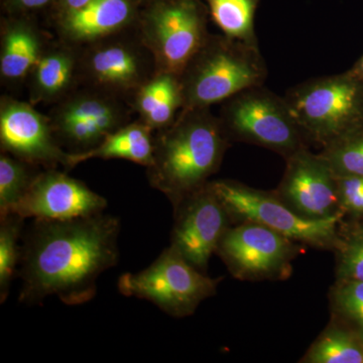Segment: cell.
Returning <instances> with one entry per match:
<instances>
[{"mask_svg": "<svg viewBox=\"0 0 363 363\" xmlns=\"http://www.w3.org/2000/svg\"><path fill=\"white\" fill-rule=\"evenodd\" d=\"M121 222L104 212L68 220L33 219L21 245L18 300L38 305L55 296L68 306L90 302L97 281L118 264Z\"/></svg>", "mask_w": 363, "mask_h": 363, "instance_id": "1", "label": "cell"}, {"mask_svg": "<svg viewBox=\"0 0 363 363\" xmlns=\"http://www.w3.org/2000/svg\"><path fill=\"white\" fill-rule=\"evenodd\" d=\"M154 145L147 178L175 208L209 183L220 168L230 140L219 116L204 107L182 109L171 125L159 130Z\"/></svg>", "mask_w": 363, "mask_h": 363, "instance_id": "2", "label": "cell"}, {"mask_svg": "<svg viewBox=\"0 0 363 363\" xmlns=\"http://www.w3.org/2000/svg\"><path fill=\"white\" fill-rule=\"evenodd\" d=\"M179 77L184 108H204L264 85L267 67L259 47L210 35Z\"/></svg>", "mask_w": 363, "mask_h": 363, "instance_id": "3", "label": "cell"}, {"mask_svg": "<svg viewBox=\"0 0 363 363\" xmlns=\"http://www.w3.org/2000/svg\"><path fill=\"white\" fill-rule=\"evenodd\" d=\"M284 97L306 140L321 149L363 125V80L350 71L310 79Z\"/></svg>", "mask_w": 363, "mask_h": 363, "instance_id": "4", "label": "cell"}, {"mask_svg": "<svg viewBox=\"0 0 363 363\" xmlns=\"http://www.w3.org/2000/svg\"><path fill=\"white\" fill-rule=\"evenodd\" d=\"M209 185L223 203L233 223L262 224L304 247L317 250L335 252L340 242L342 214L308 219L281 201L274 191L259 190L233 180L212 181Z\"/></svg>", "mask_w": 363, "mask_h": 363, "instance_id": "5", "label": "cell"}, {"mask_svg": "<svg viewBox=\"0 0 363 363\" xmlns=\"http://www.w3.org/2000/svg\"><path fill=\"white\" fill-rule=\"evenodd\" d=\"M219 118L230 142L259 145L285 159L307 147L285 97L264 85L248 88L227 99Z\"/></svg>", "mask_w": 363, "mask_h": 363, "instance_id": "6", "label": "cell"}, {"mask_svg": "<svg viewBox=\"0 0 363 363\" xmlns=\"http://www.w3.org/2000/svg\"><path fill=\"white\" fill-rule=\"evenodd\" d=\"M220 281L196 269L169 245L147 269L123 274L117 286L125 297L149 301L169 316L185 318L216 295Z\"/></svg>", "mask_w": 363, "mask_h": 363, "instance_id": "7", "label": "cell"}, {"mask_svg": "<svg viewBox=\"0 0 363 363\" xmlns=\"http://www.w3.org/2000/svg\"><path fill=\"white\" fill-rule=\"evenodd\" d=\"M209 35L198 0H155L143 16L142 39L157 72L180 76Z\"/></svg>", "mask_w": 363, "mask_h": 363, "instance_id": "8", "label": "cell"}, {"mask_svg": "<svg viewBox=\"0 0 363 363\" xmlns=\"http://www.w3.org/2000/svg\"><path fill=\"white\" fill-rule=\"evenodd\" d=\"M301 245L262 224L245 221L227 229L216 255L240 281H281L292 274Z\"/></svg>", "mask_w": 363, "mask_h": 363, "instance_id": "9", "label": "cell"}, {"mask_svg": "<svg viewBox=\"0 0 363 363\" xmlns=\"http://www.w3.org/2000/svg\"><path fill=\"white\" fill-rule=\"evenodd\" d=\"M173 209L175 221L171 247L196 269L207 274L212 255L233 224L225 206L208 183Z\"/></svg>", "mask_w": 363, "mask_h": 363, "instance_id": "10", "label": "cell"}, {"mask_svg": "<svg viewBox=\"0 0 363 363\" xmlns=\"http://www.w3.org/2000/svg\"><path fill=\"white\" fill-rule=\"evenodd\" d=\"M274 192L305 218L326 219L342 214L337 176L321 152L314 154L308 147L286 157L285 173Z\"/></svg>", "mask_w": 363, "mask_h": 363, "instance_id": "11", "label": "cell"}, {"mask_svg": "<svg viewBox=\"0 0 363 363\" xmlns=\"http://www.w3.org/2000/svg\"><path fill=\"white\" fill-rule=\"evenodd\" d=\"M106 207L105 198L84 183L49 169L35 177L16 214L25 219L68 220L102 213Z\"/></svg>", "mask_w": 363, "mask_h": 363, "instance_id": "12", "label": "cell"}, {"mask_svg": "<svg viewBox=\"0 0 363 363\" xmlns=\"http://www.w3.org/2000/svg\"><path fill=\"white\" fill-rule=\"evenodd\" d=\"M0 143L6 154L33 166L67 168L69 152L60 147L49 121L25 102L2 100Z\"/></svg>", "mask_w": 363, "mask_h": 363, "instance_id": "13", "label": "cell"}, {"mask_svg": "<svg viewBox=\"0 0 363 363\" xmlns=\"http://www.w3.org/2000/svg\"><path fill=\"white\" fill-rule=\"evenodd\" d=\"M133 18L131 0H90L81 9L65 11L60 28L71 42H94L118 32Z\"/></svg>", "mask_w": 363, "mask_h": 363, "instance_id": "14", "label": "cell"}, {"mask_svg": "<svg viewBox=\"0 0 363 363\" xmlns=\"http://www.w3.org/2000/svg\"><path fill=\"white\" fill-rule=\"evenodd\" d=\"M86 71L94 83L109 90L140 88L145 81L142 54L133 45L111 43L94 48L86 59Z\"/></svg>", "mask_w": 363, "mask_h": 363, "instance_id": "15", "label": "cell"}, {"mask_svg": "<svg viewBox=\"0 0 363 363\" xmlns=\"http://www.w3.org/2000/svg\"><path fill=\"white\" fill-rule=\"evenodd\" d=\"M154 138L145 123L123 126L106 136L94 149L84 152H69L67 169L92 159H121L150 167L154 161Z\"/></svg>", "mask_w": 363, "mask_h": 363, "instance_id": "16", "label": "cell"}, {"mask_svg": "<svg viewBox=\"0 0 363 363\" xmlns=\"http://www.w3.org/2000/svg\"><path fill=\"white\" fill-rule=\"evenodd\" d=\"M135 108L143 123L150 130L168 128L184 108L180 77L175 74L157 72L154 77L138 88Z\"/></svg>", "mask_w": 363, "mask_h": 363, "instance_id": "17", "label": "cell"}, {"mask_svg": "<svg viewBox=\"0 0 363 363\" xmlns=\"http://www.w3.org/2000/svg\"><path fill=\"white\" fill-rule=\"evenodd\" d=\"M42 56L37 32L25 23L7 28L2 40L0 72L2 77L18 80L33 70Z\"/></svg>", "mask_w": 363, "mask_h": 363, "instance_id": "18", "label": "cell"}, {"mask_svg": "<svg viewBox=\"0 0 363 363\" xmlns=\"http://www.w3.org/2000/svg\"><path fill=\"white\" fill-rule=\"evenodd\" d=\"M300 362L363 363V339L331 319Z\"/></svg>", "mask_w": 363, "mask_h": 363, "instance_id": "19", "label": "cell"}, {"mask_svg": "<svg viewBox=\"0 0 363 363\" xmlns=\"http://www.w3.org/2000/svg\"><path fill=\"white\" fill-rule=\"evenodd\" d=\"M75 69V58L68 50H52L42 54L33 68V96L45 101L60 96L68 89Z\"/></svg>", "mask_w": 363, "mask_h": 363, "instance_id": "20", "label": "cell"}, {"mask_svg": "<svg viewBox=\"0 0 363 363\" xmlns=\"http://www.w3.org/2000/svg\"><path fill=\"white\" fill-rule=\"evenodd\" d=\"M214 23L229 39L259 47L255 16L259 0H205Z\"/></svg>", "mask_w": 363, "mask_h": 363, "instance_id": "21", "label": "cell"}, {"mask_svg": "<svg viewBox=\"0 0 363 363\" xmlns=\"http://www.w3.org/2000/svg\"><path fill=\"white\" fill-rule=\"evenodd\" d=\"M32 166L7 154L0 157V218L16 213L38 175L33 174Z\"/></svg>", "mask_w": 363, "mask_h": 363, "instance_id": "22", "label": "cell"}, {"mask_svg": "<svg viewBox=\"0 0 363 363\" xmlns=\"http://www.w3.org/2000/svg\"><path fill=\"white\" fill-rule=\"evenodd\" d=\"M26 219L13 213L0 218V303L4 304L11 284L18 274L21 262V238Z\"/></svg>", "mask_w": 363, "mask_h": 363, "instance_id": "23", "label": "cell"}, {"mask_svg": "<svg viewBox=\"0 0 363 363\" xmlns=\"http://www.w3.org/2000/svg\"><path fill=\"white\" fill-rule=\"evenodd\" d=\"M332 320L363 339V283L336 279L329 291Z\"/></svg>", "mask_w": 363, "mask_h": 363, "instance_id": "24", "label": "cell"}, {"mask_svg": "<svg viewBox=\"0 0 363 363\" xmlns=\"http://www.w3.org/2000/svg\"><path fill=\"white\" fill-rule=\"evenodd\" d=\"M121 112L113 102L94 94H83L72 98L60 108L55 121L85 119L94 121L109 133L118 130Z\"/></svg>", "mask_w": 363, "mask_h": 363, "instance_id": "25", "label": "cell"}, {"mask_svg": "<svg viewBox=\"0 0 363 363\" xmlns=\"http://www.w3.org/2000/svg\"><path fill=\"white\" fill-rule=\"evenodd\" d=\"M321 155L336 176H363V125L325 147Z\"/></svg>", "mask_w": 363, "mask_h": 363, "instance_id": "26", "label": "cell"}, {"mask_svg": "<svg viewBox=\"0 0 363 363\" xmlns=\"http://www.w3.org/2000/svg\"><path fill=\"white\" fill-rule=\"evenodd\" d=\"M341 240L336 255V279L363 283V233L351 224L340 227Z\"/></svg>", "mask_w": 363, "mask_h": 363, "instance_id": "27", "label": "cell"}, {"mask_svg": "<svg viewBox=\"0 0 363 363\" xmlns=\"http://www.w3.org/2000/svg\"><path fill=\"white\" fill-rule=\"evenodd\" d=\"M341 213L354 220L363 218V176L337 177Z\"/></svg>", "mask_w": 363, "mask_h": 363, "instance_id": "28", "label": "cell"}, {"mask_svg": "<svg viewBox=\"0 0 363 363\" xmlns=\"http://www.w3.org/2000/svg\"><path fill=\"white\" fill-rule=\"evenodd\" d=\"M51 0H16L21 7L25 9H40V7L45 6V4H49Z\"/></svg>", "mask_w": 363, "mask_h": 363, "instance_id": "29", "label": "cell"}, {"mask_svg": "<svg viewBox=\"0 0 363 363\" xmlns=\"http://www.w3.org/2000/svg\"><path fill=\"white\" fill-rule=\"evenodd\" d=\"M65 11H75L87 4L90 0H63Z\"/></svg>", "mask_w": 363, "mask_h": 363, "instance_id": "30", "label": "cell"}, {"mask_svg": "<svg viewBox=\"0 0 363 363\" xmlns=\"http://www.w3.org/2000/svg\"><path fill=\"white\" fill-rule=\"evenodd\" d=\"M350 72L353 75L357 76V78L363 80V56L358 60L357 63L350 69Z\"/></svg>", "mask_w": 363, "mask_h": 363, "instance_id": "31", "label": "cell"}, {"mask_svg": "<svg viewBox=\"0 0 363 363\" xmlns=\"http://www.w3.org/2000/svg\"><path fill=\"white\" fill-rule=\"evenodd\" d=\"M351 225L354 226L355 228L359 229L363 233V218L358 219L355 223L351 224Z\"/></svg>", "mask_w": 363, "mask_h": 363, "instance_id": "32", "label": "cell"}]
</instances>
